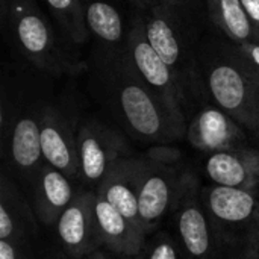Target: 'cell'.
<instances>
[{
  "label": "cell",
  "mask_w": 259,
  "mask_h": 259,
  "mask_svg": "<svg viewBox=\"0 0 259 259\" xmlns=\"http://www.w3.org/2000/svg\"><path fill=\"white\" fill-rule=\"evenodd\" d=\"M6 3H8V0H0V11H3V9H5Z\"/></svg>",
  "instance_id": "83f0119b"
},
{
  "label": "cell",
  "mask_w": 259,
  "mask_h": 259,
  "mask_svg": "<svg viewBox=\"0 0 259 259\" xmlns=\"http://www.w3.org/2000/svg\"><path fill=\"white\" fill-rule=\"evenodd\" d=\"M94 203L96 193H76L55 225L62 249L68 258L83 259L102 247Z\"/></svg>",
  "instance_id": "30bf717a"
},
{
  "label": "cell",
  "mask_w": 259,
  "mask_h": 259,
  "mask_svg": "<svg viewBox=\"0 0 259 259\" xmlns=\"http://www.w3.org/2000/svg\"><path fill=\"white\" fill-rule=\"evenodd\" d=\"M205 171L215 185L255 191L259 187V150L240 146L211 153Z\"/></svg>",
  "instance_id": "9a60e30c"
},
{
  "label": "cell",
  "mask_w": 259,
  "mask_h": 259,
  "mask_svg": "<svg viewBox=\"0 0 259 259\" xmlns=\"http://www.w3.org/2000/svg\"><path fill=\"white\" fill-rule=\"evenodd\" d=\"M94 211L102 247L124 256H137L143 252L146 232L127 220L111 203L96 194Z\"/></svg>",
  "instance_id": "2e32d148"
},
{
  "label": "cell",
  "mask_w": 259,
  "mask_h": 259,
  "mask_svg": "<svg viewBox=\"0 0 259 259\" xmlns=\"http://www.w3.org/2000/svg\"><path fill=\"white\" fill-rule=\"evenodd\" d=\"M212 237L226 259H256L259 253V200L255 191L222 185L200 193Z\"/></svg>",
  "instance_id": "7a4b0ae2"
},
{
  "label": "cell",
  "mask_w": 259,
  "mask_h": 259,
  "mask_svg": "<svg viewBox=\"0 0 259 259\" xmlns=\"http://www.w3.org/2000/svg\"><path fill=\"white\" fill-rule=\"evenodd\" d=\"M0 259H17V250L12 241L0 240Z\"/></svg>",
  "instance_id": "cb8c5ba5"
},
{
  "label": "cell",
  "mask_w": 259,
  "mask_h": 259,
  "mask_svg": "<svg viewBox=\"0 0 259 259\" xmlns=\"http://www.w3.org/2000/svg\"><path fill=\"white\" fill-rule=\"evenodd\" d=\"M97 68L106 99L135 138L167 144L187 135V126H182L147 88L124 55Z\"/></svg>",
  "instance_id": "6da1fadb"
},
{
  "label": "cell",
  "mask_w": 259,
  "mask_h": 259,
  "mask_svg": "<svg viewBox=\"0 0 259 259\" xmlns=\"http://www.w3.org/2000/svg\"><path fill=\"white\" fill-rule=\"evenodd\" d=\"M164 3H168L175 8H178L179 11H184V9H190L196 5V0H161Z\"/></svg>",
  "instance_id": "d4e9b609"
},
{
  "label": "cell",
  "mask_w": 259,
  "mask_h": 259,
  "mask_svg": "<svg viewBox=\"0 0 259 259\" xmlns=\"http://www.w3.org/2000/svg\"><path fill=\"white\" fill-rule=\"evenodd\" d=\"M124 56L138 77L165 105L171 115L182 124L185 123L187 93L176 79L173 70L150 46L140 14L134 18L129 30Z\"/></svg>",
  "instance_id": "277c9868"
},
{
  "label": "cell",
  "mask_w": 259,
  "mask_h": 259,
  "mask_svg": "<svg viewBox=\"0 0 259 259\" xmlns=\"http://www.w3.org/2000/svg\"><path fill=\"white\" fill-rule=\"evenodd\" d=\"M187 138L194 149L215 153L243 146L246 134L244 127L223 109L205 106L187 126Z\"/></svg>",
  "instance_id": "7c38bea8"
},
{
  "label": "cell",
  "mask_w": 259,
  "mask_h": 259,
  "mask_svg": "<svg viewBox=\"0 0 259 259\" xmlns=\"http://www.w3.org/2000/svg\"><path fill=\"white\" fill-rule=\"evenodd\" d=\"M147 259H181V256L175 243L170 238L162 235L161 238H156L153 241Z\"/></svg>",
  "instance_id": "7402d4cb"
},
{
  "label": "cell",
  "mask_w": 259,
  "mask_h": 259,
  "mask_svg": "<svg viewBox=\"0 0 259 259\" xmlns=\"http://www.w3.org/2000/svg\"><path fill=\"white\" fill-rule=\"evenodd\" d=\"M191 179L193 176L181 173L176 164L140 156L138 203L146 235L152 234L168 212L176 211Z\"/></svg>",
  "instance_id": "8992f818"
},
{
  "label": "cell",
  "mask_w": 259,
  "mask_h": 259,
  "mask_svg": "<svg viewBox=\"0 0 259 259\" xmlns=\"http://www.w3.org/2000/svg\"><path fill=\"white\" fill-rule=\"evenodd\" d=\"M138 168L140 156L120 159L97 184L96 194L111 203L135 226L143 229L138 203Z\"/></svg>",
  "instance_id": "5bb4252c"
},
{
  "label": "cell",
  "mask_w": 259,
  "mask_h": 259,
  "mask_svg": "<svg viewBox=\"0 0 259 259\" xmlns=\"http://www.w3.org/2000/svg\"><path fill=\"white\" fill-rule=\"evenodd\" d=\"M90 35L97 42L96 64H108L124 55L127 32L118 9L108 0H82Z\"/></svg>",
  "instance_id": "4fadbf2b"
},
{
  "label": "cell",
  "mask_w": 259,
  "mask_h": 259,
  "mask_svg": "<svg viewBox=\"0 0 259 259\" xmlns=\"http://www.w3.org/2000/svg\"><path fill=\"white\" fill-rule=\"evenodd\" d=\"M126 2L132 3L138 11H146V9L152 8L153 5L159 3L161 0H126Z\"/></svg>",
  "instance_id": "484cf974"
},
{
  "label": "cell",
  "mask_w": 259,
  "mask_h": 259,
  "mask_svg": "<svg viewBox=\"0 0 259 259\" xmlns=\"http://www.w3.org/2000/svg\"><path fill=\"white\" fill-rule=\"evenodd\" d=\"M77 152L80 178L90 184H99L115 162L132 156L124 137L97 118L79 124Z\"/></svg>",
  "instance_id": "ba28073f"
},
{
  "label": "cell",
  "mask_w": 259,
  "mask_h": 259,
  "mask_svg": "<svg viewBox=\"0 0 259 259\" xmlns=\"http://www.w3.org/2000/svg\"><path fill=\"white\" fill-rule=\"evenodd\" d=\"M205 87L220 109L259 134V85L226 53L205 70Z\"/></svg>",
  "instance_id": "5b68a950"
},
{
  "label": "cell",
  "mask_w": 259,
  "mask_h": 259,
  "mask_svg": "<svg viewBox=\"0 0 259 259\" xmlns=\"http://www.w3.org/2000/svg\"><path fill=\"white\" fill-rule=\"evenodd\" d=\"M181 12L178 8L164 2L146 11H138L150 46L173 70L187 93L194 80V62L190 58L191 49L182 26Z\"/></svg>",
  "instance_id": "52a82bcc"
},
{
  "label": "cell",
  "mask_w": 259,
  "mask_h": 259,
  "mask_svg": "<svg viewBox=\"0 0 259 259\" xmlns=\"http://www.w3.org/2000/svg\"><path fill=\"white\" fill-rule=\"evenodd\" d=\"M74 199L70 178L50 164L39 167L35 187V208L39 220L53 226Z\"/></svg>",
  "instance_id": "e0dca14e"
},
{
  "label": "cell",
  "mask_w": 259,
  "mask_h": 259,
  "mask_svg": "<svg viewBox=\"0 0 259 259\" xmlns=\"http://www.w3.org/2000/svg\"><path fill=\"white\" fill-rule=\"evenodd\" d=\"M39 126L44 162L68 178L80 176L76 121L62 109L53 105H44L41 108Z\"/></svg>",
  "instance_id": "9c48e42d"
},
{
  "label": "cell",
  "mask_w": 259,
  "mask_h": 259,
  "mask_svg": "<svg viewBox=\"0 0 259 259\" xmlns=\"http://www.w3.org/2000/svg\"><path fill=\"white\" fill-rule=\"evenodd\" d=\"M175 212L176 229L185 256L188 259H217V246L205 206L197 196L194 178L190 181Z\"/></svg>",
  "instance_id": "8fae6325"
},
{
  "label": "cell",
  "mask_w": 259,
  "mask_h": 259,
  "mask_svg": "<svg viewBox=\"0 0 259 259\" xmlns=\"http://www.w3.org/2000/svg\"><path fill=\"white\" fill-rule=\"evenodd\" d=\"M87 259H108L105 256V253H102L100 250H96V252H93V253H90Z\"/></svg>",
  "instance_id": "4316f807"
},
{
  "label": "cell",
  "mask_w": 259,
  "mask_h": 259,
  "mask_svg": "<svg viewBox=\"0 0 259 259\" xmlns=\"http://www.w3.org/2000/svg\"><path fill=\"white\" fill-rule=\"evenodd\" d=\"M0 17L15 49L36 68L55 76L87 70V64L74 58L59 41L35 0H8Z\"/></svg>",
  "instance_id": "3957f363"
},
{
  "label": "cell",
  "mask_w": 259,
  "mask_h": 259,
  "mask_svg": "<svg viewBox=\"0 0 259 259\" xmlns=\"http://www.w3.org/2000/svg\"><path fill=\"white\" fill-rule=\"evenodd\" d=\"M41 108L21 114L11 126L9 150L17 168L21 171L35 170L44 161L41 149Z\"/></svg>",
  "instance_id": "ac0fdd59"
},
{
  "label": "cell",
  "mask_w": 259,
  "mask_h": 259,
  "mask_svg": "<svg viewBox=\"0 0 259 259\" xmlns=\"http://www.w3.org/2000/svg\"><path fill=\"white\" fill-rule=\"evenodd\" d=\"M58 259H65V258H64V256H61V258H58Z\"/></svg>",
  "instance_id": "f1b7e54d"
},
{
  "label": "cell",
  "mask_w": 259,
  "mask_h": 259,
  "mask_svg": "<svg viewBox=\"0 0 259 259\" xmlns=\"http://www.w3.org/2000/svg\"><path fill=\"white\" fill-rule=\"evenodd\" d=\"M256 259H259V253H258V258H256Z\"/></svg>",
  "instance_id": "f546056e"
},
{
  "label": "cell",
  "mask_w": 259,
  "mask_h": 259,
  "mask_svg": "<svg viewBox=\"0 0 259 259\" xmlns=\"http://www.w3.org/2000/svg\"><path fill=\"white\" fill-rule=\"evenodd\" d=\"M225 53L232 58L259 85V41L240 44L234 42V46L228 47Z\"/></svg>",
  "instance_id": "44dd1931"
},
{
  "label": "cell",
  "mask_w": 259,
  "mask_h": 259,
  "mask_svg": "<svg viewBox=\"0 0 259 259\" xmlns=\"http://www.w3.org/2000/svg\"><path fill=\"white\" fill-rule=\"evenodd\" d=\"M46 3L52 17L71 42L83 44L90 39L91 35L82 0H46Z\"/></svg>",
  "instance_id": "ffe728a7"
},
{
  "label": "cell",
  "mask_w": 259,
  "mask_h": 259,
  "mask_svg": "<svg viewBox=\"0 0 259 259\" xmlns=\"http://www.w3.org/2000/svg\"><path fill=\"white\" fill-rule=\"evenodd\" d=\"M243 5H244L247 15L256 30V36L259 41V0H243Z\"/></svg>",
  "instance_id": "603a6c76"
},
{
  "label": "cell",
  "mask_w": 259,
  "mask_h": 259,
  "mask_svg": "<svg viewBox=\"0 0 259 259\" xmlns=\"http://www.w3.org/2000/svg\"><path fill=\"white\" fill-rule=\"evenodd\" d=\"M211 21L232 41H258L256 30L247 15L243 0H205Z\"/></svg>",
  "instance_id": "d6986e66"
}]
</instances>
